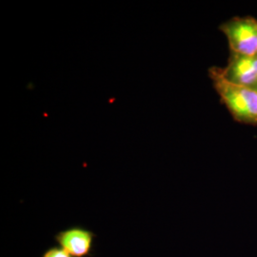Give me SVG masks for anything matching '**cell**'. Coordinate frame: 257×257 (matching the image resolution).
I'll list each match as a JSON object with an SVG mask.
<instances>
[{
	"label": "cell",
	"mask_w": 257,
	"mask_h": 257,
	"mask_svg": "<svg viewBox=\"0 0 257 257\" xmlns=\"http://www.w3.org/2000/svg\"><path fill=\"white\" fill-rule=\"evenodd\" d=\"M213 87L232 117L241 123L257 125V92L251 88L237 86L224 80L215 68L210 70Z\"/></svg>",
	"instance_id": "cell-1"
},
{
	"label": "cell",
	"mask_w": 257,
	"mask_h": 257,
	"mask_svg": "<svg viewBox=\"0 0 257 257\" xmlns=\"http://www.w3.org/2000/svg\"><path fill=\"white\" fill-rule=\"evenodd\" d=\"M230 52L245 55H257V20L253 18H234L220 25Z\"/></svg>",
	"instance_id": "cell-2"
},
{
	"label": "cell",
	"mask_w": 257,
	"mask_h": 257,
	"mask_svg": "<svg viewBox=\"0 0 257 257\" xmlns=\"http://www.w3.org/2000/svg\"><path fill=\"white\" fill-rule=\"evenodd\" d=\"M214 68L221 77L230 84L252 88L257 83V55H240L230 52L226 67Z\"/></svg>",
	"instance_id": "cell-3"
},
{
	"label": "cell",
	"mask_w": 257,
	"mask_h": 257,
	"mask_svg": "<svg viewBox=\"0 0 257 257\" xmlns=\"http://www.w3.org/2000/svg\"><path fill=\"white\" fill-rule=\"evenodd\" d=\"M94 232L75 226L59 231L55 235V242L72 257H88L92 254Z\"/></svg>",
	"instance_id": "cell-4"
},
{
	"label": "cell",
	"mask_w": 257,
	"mask_h": 257,
	"mask_svg": "<svg viewBox=\"0 0 257 257\" xmlns=\"http://www.w3.org/2000/svg\"><path fill=\"white\" fill-rule=\"evenodd\" d=\"M42 257H72L69 255L66 251H64L61 248L58 247H53V248L47 249L43 253Z\"/></svg>",
	"instance_id": "cell-5"
},
{
	"label": "cell",
	"mask_w": 257,
	"mask_h": 257,
	"mask_svg": "<svg viewBox=\"0 0 257 257\" xmlns=\"http://www.w3.org/2000/svg\"><path fill=\"white\" fill-rule=\"evenodd\" d=\"M251 89H253L254 91H256L257 92V83L254 85V86H253V87H252V88H251Z\"/></svg>",
	"instance_id": "cell-6"
}]
</instances>
